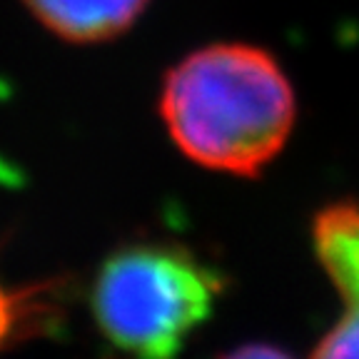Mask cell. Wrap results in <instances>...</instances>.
Returning <instances> with one entry per match:
<instances>
[{"label":"cell","instance_id":"4","mask_svg":"<svg viewBox=\"0 0 359 359\" xmlns=\"http://www.w3.org/2000/svg\"><path fill=\"white\" fill-rule=\"evenodd\" d=\"M314 252L347 307H359V202H332L312 222Z\"/></svg>","mask_w":359,"mask_h":359},{"label":"cell","instance_id":"2","mask_svg":"<svg viewBox=\"0 0 359 359\" xmlns=\"http://www.w3.org/2000/svg\"><path fill=\"white\" fill-rule=\"evenodd\" d=\"M224 277L180 242H130L90 292L97 332L123 359H175L215 309Z\"/></svg>","mask_w":359,"mask_h":359},{"label":"cell","instance_id":"3","mask_svg":"<svg viewBox=\"0 0 359 359\" xmlns=\"http://www.w3.org/2000/svg\"><path fill=\"white\" fill-rule=\"evenodd\" d=\"M33 18L60 40L105 43L123 35L150 0H22Z\"/></svg>","mask_w":359,"mask_h":359},{"label":"cell","instance_id":"1","mask_svg":"<svg viewBox=\"0 0 359 359\" xmlns=\"http://www.w3.org/2000/svg\"><path fill=\"white\" fill-rule=\"evenodd\" d=\"M160 115L200 168L257 177L287 145L297 100L277 57L247 43H215L170 67Z\"/></svg>","mask_w":359,"mask_h":359},{"label":"cell","instance_id":"7","mask_svg":"<svg viewBox=\"0 0 359 359\" xmlns=\"http://www.w3.org/2000/svg\"><path fill=\"white\" fill-rule=\"evenodd\" d=\"M219 359H292L285 349H277L272 344H245V347L232 349Z\"/></svg>","mask_w":359,"mask_h":359},{"label":"cell","instance_id":"6","mask_svg":"<svg viewBox=\"0 0 359 359\" xmlns=\"http://www.w3.org/2000/svg\"><path fill=\"white\" fill-rule=\"evenodd\" d=\"M309 359H359V307H349L347 317L322 337Z\"/></svg>","mask_w":359,"mask_h":359},{"label":"cell","instance_id":"5","mask_svg":"<svg viewBox=\"0 0 359 359\" xmlns=\"http://www.w3.org/2000/svg\"><path fill=\"white\" fill-rule=\"evenodd\" d=\"M55 299L50 285L8 290L0 282V352L43 330L45 322L53 317Z\"/></svg>","mask_w":359,"mask_h":359}]
</instances>
